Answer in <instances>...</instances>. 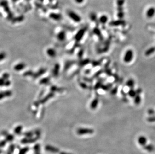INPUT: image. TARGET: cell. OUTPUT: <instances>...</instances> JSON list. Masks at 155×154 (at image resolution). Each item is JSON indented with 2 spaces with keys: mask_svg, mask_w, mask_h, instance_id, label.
I'll use <instances>...</instances> for the list:
<instances>
[{
  "mask_svg": "<svg viewBox=\"0 0 155 154\" xmlns=\"http://www.w3.org/2000/svg\"><path fill=\"white\" fill-rule=\"evenodd\" d=\"M67 14L69 18L72 19L74 22L76 23H79L81 22V18L80 16L76 13L73 11H69Z\"/></svg>",
  "mask_w": 155,
  "mask_h": 154,
  "instance_id": "obj_4",
  "label": "cell"
},
{
  "mask_svg": "<svg viewBox=\"0 0 155 154\" xmlns=\"http://www.w3.org/2000/svg\"><path fill=\"white\" fill-rule=\"evenodd\" d=\"M133 56H134V54H133V52L132 50L129 49L127 50L124 56V62L126 63H131L133 59Z\"/></svg>",
  "mask_w": 155,
  "mask_h": 154,
  "instance_id": "obj_2",
  "label": "cell"
},
{
  "mask_svg": "<svg viewBox=\"0 0 155 154\" xmlns=\"http://www.w3.org/2000/svg\"><path fill=\"white\" fill-rule=\"evenodd\" d=\"M155 47H152L150 48L148 50H147L145 53V55L146 56H149L151 55L152 54L155 52Z\"/></svg>",
  "mask_w": 155,
  "mask_h": 154,
  "instance_id": "obj_17",
  "label": "cell"
},
{
  "mask_svg": "<svg viewBox=\"0 0 155 154\" xmlns=\"http://www.w3.org/2000/svg\"><path fill=\"white\" fill-rule=\"evenodd\" d=\"M137 92L135 91V90H133V89H131L129 92H128V95H129V96L131 97V98H134L137 95Z\"/></svg>",
  "mask_w": 155,
  "mask_h": 154,
  "instance_id": "obj_16",
  "label": "cell"
},
{
  "mask_svg": "<svg viewBox=\"0 0 155 154\" xmlns=\"http://www.w3.org/2000/svg\"><path fill=\"white\" fill-rule=\"evenodd\" d=\"M143 148L144 150H146L149 152H152L155 151V147L151 144H149L148 145H145L143 146Z\"/></svg>",
  "mask_w": 155,
  "mask_h": 154,
  "instance_id": "obj_10",
  "label": "cell"
},
{
  "mask_svg": "<svg viewBox=\"0 0 155 154\" xmlns=\"http://www.w3.org/2000/svg\"><path fill=\"white\" fill-rule=\"evenodd\" d=\"M48 53H49L48 54H49L50 55H51V56H53L55 55V54L54 51L53 50H51V51H50V50H49V51H48Z\"/></svg>",
  "mask_w": 155,
  "mask_h": 154,
  "instance_id": "obj_28",
  "label": "cell"
},
{
  "mask_svg": "<svg viewBox=\"0 0 155 154\" xmlns=\"http://www.w3.org/2000/svg\"><path fill=\"white\" fill-rule=\"evenodd\" d=\"M85 30L84 29H81V30H80L77 33L75 36V39L76 41H80L83 38V36L85 34Z\"/></svg>",
  "mask_w": 155,
  "mask_h": 154,
  "instance_id": "obj_6",
  "label": "cell"
},
{
  "mask_svg": "<svg viewBox=\"0 0 155 154\" xmlns=\"http://www.w3.org/2000/svg\"><path fill=\"white\" fill-rule=\"evenodd\" d=\"M75 2H76L77 4H81L83 3H84V0H74Z\"/></svg>",
  "mask_w": 155,
  "mask_h": 154,
  "instance_id": "obj_29",
  "label": "cell"
},
{
  "mask_svg": "<svg viewBox=\"0 0 155 154\" xmlns=\"http://www.w3.org/2000/svg\"><path fill=\"white\" fill-rule=\"evenodd\" d=\"M51 18L54 19L55 20H60L61 18V16L60 15L57 14H51Z\"/></svg>",
  "mask_w": 155,
  "mask_h": 154,
  "instance_id": "obj_21",
  "label": "cell"
},
{
  "mask_svg": "<svg viewBox=\"0 0 155 154\" xmlns=\"http://www.w3.org/2000/svg\"><path fill=\"white\" fill-rule=\"evenodd\" d=\"M45 150L47 151L53 153H59V150L58 149V148L53 147L52 146L47 145L45 147Z\"/></svg>",
  "mask_w": 155,
  "mask_h": 154,
  "instance_id": "obj_7",
  "label": "cell"
},
{
  "mask_svg": "<svg viewBox=\"0 0 155 154\" xmlns=\"http://www.w3.org/2000/svg\"><path fill=\"white\" fill-rule=\"evenodd\" d=\"M148 114L149 115H151L152 116H154L155 115V111H154V110H153V109H149L148 110Z\"/></svg>",
  "mask_w": 155,
  "mask_h": 154,
  "instance_id": "obj_26",
  "label": "cell"
},
{
  "mask_svg": "<svg viewBox=\"0 0 155 154\" xmlns=\"http://www.w3.org/2000/svg\"><path fill=\"white\" fill-rule=\"evenodd\" d=\"M38 138H30V139H25L22 140L21 143L23 144H27V143H32L36 142Z\"/></svg>",
  "mask_w": 155,
  "mask_h": 154,
  "instance_id": "obj_11",
  "label": "cell"
},
{
  "mask_svg": "<svg viewBox=\"0 0 155 154\" xmlns=\"http://www.w3.org/2000/svg\"><path fill=\"white\" fill-rule=\"evenodd\" d=\"M90 17L91 20L94 21L95 20L97 19V15H96V14L95 13H91L90 15Z\"/></svg>",
  "mask_w": 155,
  "mask_h": 154,
  "instance_id": "obj_24",
  "label": "cell"
},
{
  "mask_svg": "<svg viewBox=\"0 0 155 154\" xmlns=\"http://www.w3.org/2000/svg\"><path fill=\"white\" fill-rule=\"evenodd\" d=\"M21 130H22V127L19 126L17 127V128H16V129L15 130V132L16 133V134H19L20 133Z\"/></svg>",
  "mask_w": 155,
  "mask_h": 154,
  "instance_id": "obj_23",
  "label": "cell"
},
{
  "mask_svg": "<svg viewBox=\"0 0 155 154\" xmlns=\"http://www.w3.org/2000/svg\"><path fill=\"white\" fill-rule=\"evenodd\" d=\"M99 103V100L98 98H95L93 99L90 104V108L92 110H95L98 107Z\"/></svg>",
  "mask_w": 155,
  "mask_h": 154,
  "instance_id": "obj_9",
  "label": "cell"
},
{
  "mask_svg": "<svg viewBox=\"0 0 155 154\" xmlns=\"http://www.w3.org/2000/svg\"><path fill=\"white\" fill-rule=\"evenodd\" d=\"M108 20H109L108 17L105 15H103L100 17L99 21L101 24H105L106 23H107V22H108Z\"/></svg>",
  "mask_w": 155,
  "mask_h": 154,
  "instance_id": "obj_12",
  "label": "cell"
},
{
  "mask_svg": "<svg viewBox=\"0 0 155 154\" xmlns=\"http://www.w3.org/2000/svg\"><path fill=\"white\" fill-rule=\"evenodd\" d=\"M28 150H29L28 148H24L20 151L19 154H25L27 152H28Z\"/></svg>",
  "mask_w": 155,
  "mask_h": 154,
  "instance_id": "obj_22",
  "label": "cell"
},
{
  "mask_svg": "<svg viewBox=\"0 0 155 154\" xmlns=\"http://www.w3.org/2000/svg\"><path fill=\"white\" fill-rule=\"evenodd\" d=\"M59 154H72L66 153V152H59Z\"/></svg>",
  "mask_w": 155,
  "mask_h": 154,
  "instance_id": "obj_31",
  "label": "cell"
},
{
  "mask_svg": "<svg viewBox=\"0 0 155 154\" xmlns=\"http://www.w3.org/2000/svg\"><path fill=\"white\" fill-rule=\"evenodd\" d=\"M125 3L124 0H117V16L120 19H122L124 17V12L123 10V5Z\"/></svg>",
  "mask_w": 155,
  "mask_h": 154,
  "instance_id": "obj_1",
  "label": "cell"
},
{
  "mask_svg": "<svg viewBox=\"0 0 155 154\" xmlns=\"http://www.w3.org/2000/svg\"><path fill=\"white\" fill-rule=\"evenodd\" d=\"M148 121L149 122H155V117L153 116L148 118Z\"/></svg>",
  "mask_w": 155,
  "mask_h": 154,
  "instance_id": "obj_25",
  "label": "cell"
},
{
  "mask_svg": "<svg viewBox=\"0 0 155 154\" xmlns=\"http://www.w3.org/2000/svg\"><path fill=\"white\" fill-rule=\"evenodd\" d=\"M14 149H15V146L13 145H11L9 147V149L7 154H12L14 152Z\"/></svg>",
  "mask_w": 155,
  "mask_h": 154,
  "instance_id": "obj_20",
  "label": "cell"
},
{
  "mask_svg": "<svg viewBox=\"0 0 155 154\" xmlns=\"http://www.w3.org/2000/svg\"><path fill=\"white\" fill-rule=\"evenodd\" d=\"M124 22L122 21H114V22H112L110 23V25L112 26H119L121 25L124 24Z\"/></svg>",
  "mask_w": 155,
  "mask_h": 154,
  "instance_id": "obj_18",
  "label": "cell"
},
{
  "mask_svg": "<svg viewBox=\"0 0 155 154\" xmlns=\"http://www.w3.org/2000/svg\"><path fill=\"white\" fill-rule=\"evenodd\" d=\"M141 101H142V99L140 94H137V95L134 98V103L136 105H138L141 104Z\"/></svg>",
  "mask_w": 155,
  "mask_h": 154,
  "instance_id": "obj_14",
  "label": "cell"
},
{
  "mask_svg": "<svg viewBox=\"0 0 155 154\" xmlns=\"http://www.w3.org/2000/svg\"><path fill=\"white\" fill-rule=\"evenodd\" d=\"M6 141H2L0 142V148L5 146V145H6Z\"/></svg>",
  "mask_w": 155,
  "mask_h": 154,
  "instance_id": "obj_30",
  "label": "cell"
},
{
  "mask_svg": "<svg viewBox=\"0 0 155 154\" xmlns=\"http://www.w3.org/2000/svg\"><path fill=\"white\" fill-rule=\"evenodd\" d=\"M155 15V8L151 7L149 8L146 12V16L147 18L151 19Z\"/></svg>",
  "mask_w": 155,
  "mask_h": 154,
  "instance_id": "obj_5",
  "label": "cell"
},
{
  "mask_svg": "<svg viewBox=\"0 0 155 154\" xmlns=\"http://www.w3.org/2000/svg\"><path fill=\"white\" fill-rule=\"evenodd\" d=\"M2 153V151H1V150H0V154H1Z\"/></svg>",
  "mask_w": 155,
  "mask_h": 154,
  "instance_id": "obj_32",
  "label": "cell"
},
{
  "mask_svg": "<svg viewBox=\"0 0 155 154\" xmlns=\"http://www.w3.org/2000/svg\"><path fill=\"white\" fill-rule=\"evenodd\" d=\"M65 38H66V34L65 33V32L62 31L58 34V38L59 40L64 41L65 40Z\"/></svg>",
  "mask_w": 155,
  "mask_h": 154,
  "instance_id": "obj_15",
  "label": "cell"
},
{
  "mask_svg": "<svg viewBox=\"0 0 155 154\" xmlns=\"http://www.w3.org/2000/svg\"><path fill=\"white\" fill-rule=\"evenodd\" d=\"M138 144H140L142 146H145L147 144V139L146 138V137L144 136H141L138 137Z\"/></svg>",
  "mask_w": 155,
  "mask_h": 154,
  "instance_id": "obj_8",
  "label": "cell"
},
{
  "mask_svg": "<svg viewBox=\"0 0 155 154\" xmlns=\"http://www.w3.org/2000/svg\"><path fill=\"white\" fill-rule=\"evenodd\" d=\"M6 138H7V139L8 141H12L13 139H14V137L12 135H8L6 136Z\"/></svg>",
  "mask_w": 155,
  "mask_h": 154,
  "instance_id": "obj_27",
  "label": "cell"
},
{
  "mask_svg": "<svg viewBox=\"0 0 155 154\" xmlns=\"http://www.w3.org/2000/svg\"><path fill=\"white\" fill-rule=\"evenodd\" d=\"M94 130L90 128H80L77 129L76 132L78 135H91L94 133Z\"/></svg>",
  "mask_w": 155,
  "mask_h": 154,
  "instance_id": "obj_3",
  "label": "cell"
},
{
  "mask_svg": "<svg viewBox=\"0 0 155 154\" xmlns=\"http://www.w3.org/2000/svg\"><path fill=\"white\" fill-rule=\"evenodd\" d=\"M135 81L132 79H130L127 81L126 83V85L131 89H132L135 86Z\"/></svg>",
  "mask_w": 155,
  "mask_h": 154,
  "instance_id": "obj_13",
  "label": "cell"
},
{
  "mask_svg": "<svg viewBox=\"0 0 155 154\" xmlns=\"http://www.w3.org/2000/svg\"><path fill=\"white\" fill-rule=\"evenodd\" d=\"M34 150L35 154H40V145L37 144L34 147Z\"/></svg>",
  "mask_w": 155,
  "mask_h": 154,
  "instance_id": "obj_19",
  "label": "cell"
}]
</instances>
